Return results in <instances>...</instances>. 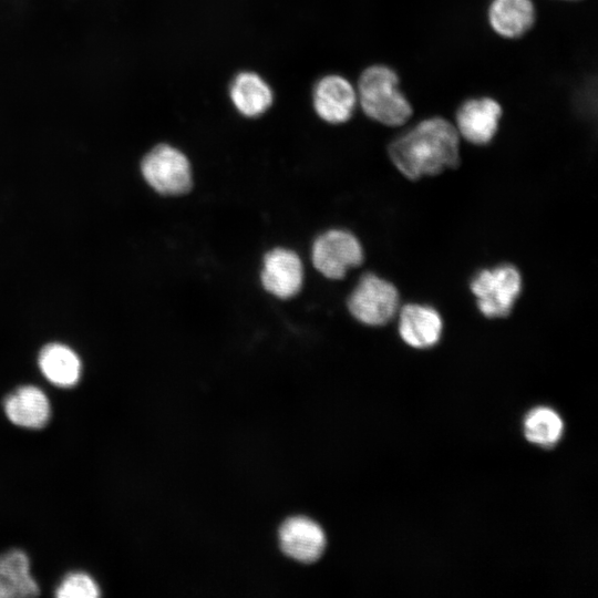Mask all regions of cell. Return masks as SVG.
<instances>
[{
  "label": "cell",
  "instance_id": "obj_1",
  "mask_svg": "<svg viewBox=\"0 0 598 598\" xmlns=\"http://www.w3.org/2000/svg\"><path fill=\"white\" fill-rule=\"evenodd\" d=\"M389 155L410 179L436 175L458 164L460 135L443 117L425 118L398 136L389 146Z\"/></svg>",
  "mask_w": 598,
  "mask_h": 598
},
{
  "label": "cell",
  "instance_id": "obj_2",
  "mask_svg": "<svg viewBox=\"0 0 598 598\" xmlns=\"http://www.w3.org/2000/svg\"><path fill=\"white\" fill-rule=\"evenodd\" d=\"M358 104L371 120L386 126H401L413 114L410 101L400 90L396 72L375 64L367 68L357 85Z\"/></svg>",
  "mask_w": 598,
  "mask_h": 598
},
{
  "label": "cell",
  "instance_id": "obj_3",
  "mask_svg": "<svg viewBox=\"0 0 598 598\" xmlns=\"http://www.w3.org/2000/svg\"><path fill=\"white\" fill-rule=\"evenodd\" d=\"M141 173L145 182L164 196H184L193 188L190 161L171 144L162 143L147 152L141 162Z\"/></svg>",
  "mask_w": 598,
  "mask_h": 598
},
{
  "label": "cell",
  "instance_id": "obj_4",
  "mask_svg": "<svg viewBox=\"0 0 598 598\" xmlns=\"http://www.w3.org/2000/svg\"><path fill=\"white\" fill-rule=\"evenodd\" d=\"M313 268L329 280H340L363 261V248L351 231L330 228L320 233L311 244Z\"/></svg>",
  "mask_w": 598,
  "mask_h": 598
},
{
  "label": "cell",
  "instance_id": "obj_5",
  "mask_svg": "<svg viewBox=\"0 0 598 598\" xmlns=\"http://www.w3.org/2000/svg\"><path fill=\"white\" fill-rule=\"evenodd\" d=\"M399 303V292L391 282L374 274H365L349 295L347 307L357 321L378 327L394 317Z\"/></svg>",
  "mask_w": 598,
  "mask_h": 598
},
{
  "label": "cell",
  "instance_id": "obj_6",
  "mask_svg": "<svg viewBox=\"0 0 598 598\" xmlns=\"http://www.w3.org/2000/svg\"><path fill=\"white\" fill-rule=\"evenodd\" d=\"M520 289V274L512 265L484 269L471 282L477 307L487 318H502L509 315Z\"/></svg>",
  "mask_w": 598,
  "mask_h": 598
},
{
  "label": "cell",
  "instance_id": "obj_7",
  "mask_svg": "<svg viewBox=\"0 0 598 598\" xmlns=\"http://www.w3.org/2000/svg\"><path fill=\"white\" fill-rule=\"evenodd\" d=\"M260 283L270 296L288 300L296 297L303 287L305 268L300 256L292 249L278 246L262 257Z\"/></svg>",
  "mask_w": 598,
  "mask_h": 598
},
{
  "label": "cell",
  "instance_id": "obj_8",
  "mask_svg": "<svg viewBox=\"0 0 598 598\" xmlns=\"http://www.w3.org/2000/svg\"><path fill=\"white\" fill-rule=\"evenodd\" d=\"M358 105L357 89L342 75L328 74L318 80L312 91L317 116L329 124L349 121Z\"/></svg>",
  "mask_w": 598,
  "mask_h": 598
},
{
  "label": "cell",
  "instance_id": "obj_9",
  "mask_svg": "<svg viewBox=\"0 0 598 598\" xmlns=\"http://www.w3.org/2000/svg\"><path fill=\"white\" fill-rule=\"evenodd\" d=\"M502 114L501 104L493 97L468 99L456 111L455 127L460 137L475 145H485L495 136Z\"/></svg>",
  "mask_w": 598,
  "mask_h": 598
},
{
  "label": "cell",
  "instance_id": "obj_10",
  "mask_svg": "<svg viewBox=\"0 0 598 598\" xmlns=\"http://www.w3.org/2000/svg\"><path fill=\"white\" fill-rule=\"evenodd\" d=\"M279 542L281 549L289 557L301 563H312L324 550L326 535L315 520L303 516H295L281 525Z\"/></svg>",
  "mask_w": 598,
  "mask_h": 598
},
{
  "label": "cell",
  "instance_id": "obj_11",
  "mask_svg": "<svg viewBox=\"0 0 598 598\" xmlns=\"http://www.w3.org/2000/svg\"><path fill=\"white\" fill-rule=\"evenodd\" d=\"M3 409L11 423L24 429H42L51 417L50 400L35 385H22L8 394Z\"/></svg>",
  "mask_w": 598,
  "mask_h": 598
},
{
  "label": "cell",
  "instance_id": "obj_12",
  "mask_svg": "<svg viewBox=\"0 0 598 598\" xmlns=\"http://www.w3.org/2000/svg\"><path fill=\"white\" fill-rule=\"evenodd\" d=\"M443 322L440 313L432 307L410 303L399 313V333L412 348L427 349L441 338Z\"/></svg>",
  "mask_w": 598,
  "mask_h": 598
},
{
  "label": "cell",
  "instance_id": "obj_13",
  "mask_svg": "<svg viewBox=\"0 0 598 598\" xmlns=\"http://www.w3.org/2000/svg\"><path fill=\"white\" fill-rule=\"evenodd\" d=\"M229 99L241 116L257 118L270 109L274 92L268 82L258 73L241 71L230 82Z\"/></svg>",
  "mask_w": 598,
  "mask_h": 598
},
{
  "label": "cell",
  "instance_id": "obj_14",
  "mask_svg": "<svg viewBox=\"0 0 598 598\" xmlns=\"http://www.w3.org/2000/svg\"><path fill=\"white\" fill-rule=\"evenodd\" d=\"M536 18L532 0H492L487 20L492 30L505 39H517L534 25Z\"/></svg>",
  "mask_w": 598,
  "mask_h": 598
},
{
  "label": "cell",
  "instance_id": "obj_15",
  "mask_svg": "<svg viewBox=\"0 0 598 598\" xmlns=\"http://www.w3.org/2000/svg\"><path fill=\"white\" fill-rule=\"evenodd\" d=\"M39 594L28 555L21 549L0 554V598L34 597Z\"/></svg>",
  "mask_w": 598,
  "mask_h": 598
},
{
  "label": "cell",
  "instance_id": "obj_16",
  "mask_svg": "<svg viewBox=\"0 0 598 598\" xmlns=\"http://www.w3.org/2000/svg\"><path fill=\"white\" fill-rule=\"evenodd\" d=\"M38 361L44 378L56 386H74L81 378V360L79 355L65 344H47L41 349Z\"/></svg>",
  "mask_w": 598,
  "mask_h": 598
},
{
  "label": "cell",
  "instance_id": "obj_17",
  "mask_svg": "<svg viewBox=\"0 0 598 598\" xmlns=\"http://www.w3.org/2000/svg\"><path fill=\"white\" fill-rule=\"evenodd\" d=\"M523 432L528 442L540 447H553L563 436L564 421L554 409L536 406L526 414Z\"/></svg>",
  "mask_w": 598,
  "mask_h": 598
},
{
  "label": "cell",
  "instance_id": "obj_18",
  "mask_svg": "<svg viewBox=\"0 0 598 598\" xmlns=\"http://www.w3.org/2000/svg\"><path fill=\"white\" fill-rule=\"evenodd\" d=\"M58 598H97L101 590L94 578L84 571L66 574L54 590Z\"/></svg>",
  "mask_w": 598,
  "mask_h": 598
},
{
  "label": "cell",
  "instance_id": "obj_19",
  "mask_svg": "<svg viewBox=\"0 0 598 598\" xmlns=\"http://www.w3.org/2000/svg\"><path fill=\"white\" fill-rule=\"evenodd\" d=\"M565 1H577V0H565Z\"/></svg>",
  "mask_w": 598,
  "mask_h": 598
}]
</instances>
